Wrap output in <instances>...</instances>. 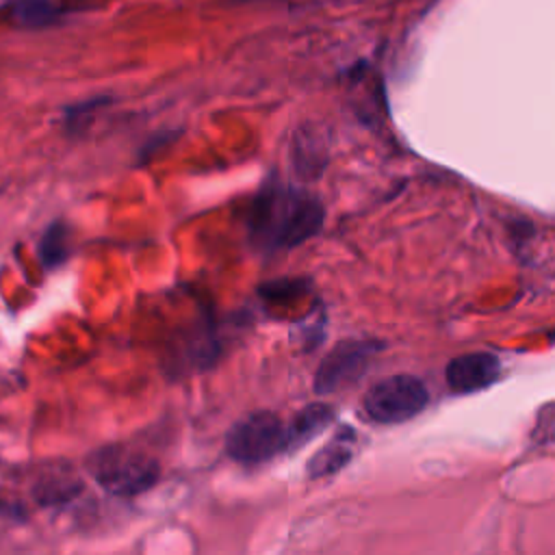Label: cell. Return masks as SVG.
Returning <instances> with one entry per match:
<instances>
[{
    "label": "cell",
    "mask_w": 555,
    "mask_h": 555,
    "mask_svg": "<svg viewBox=\"0 0 555 555\" xmlns=\"http://www.w3.org/2000/svg\"><path fill=\"white\" fill-rule=\"evenodd\" d=\"M323 204L317 195L273 180L251 202L249 238L262 251H280L314 236L323 225Z\"/></svg>",
    "instance_id": "cell-1"
},
{
    "label": "cell",
    "mask_w": 555,
    "mask_h": 555,
    "mask_svg": "<svg viewBox=\"0 0 555 555\" xmlns=\"http://www.w3.org/2000/svg\"><path fill=\"white\" fill-rule=\"evenodd\" d=\"M334 421V408L323 401L308 403L286 425V449H299Z\"/></svg>",
    "instance_id": "cell-8"
},
{
    "label": "cell",
    "mask_w": 555,
    "mask_h": 555,
    "mask_svg": "<svg viewBox=\"0 0 555 555\" xmlns=\"http://www.w3.org/2000/svg\"><path fill=\"white\" fill-rule=\"evenodd\" d=\"M280 451H286V425L269 410L241 416L225 434V453L241 464H260Z\"/></svg>",
    "instance_id": "cell-3"
},
{
    "label": "cell",
    "mask_w": 555,
    "mask_h": 555,
    "mask_svg": "<svg viewBox=\"0 0 555 555\" xmlns=\"http://www.w3.org/2000/svg\"><path fill=\"white\" fill-rule=\"evenodd\" d=\"M106 102H108L106 98H93V100H87V102H80V104H74V106L65 108V124L69 128H78L80 124H85L87 117H91Z\"/></svg>",
    "instance_id": "cell-11"
},
{
    "label": "cell",
    "mask_w": 555,
    "mask_h": 555,
    "mask_svg": "<svg viewBox=\"0 0 555 555\" xmlns=\"http://www.w3.org/2000/svg\"><path fill=\"white\" fill-rule=\"evenodd\" d=\"M91 477L111 494L134 496L152 488L160 475L158 462L128 444H108L87 460Z\"/></svg>",
    "instance_id": "cell-2"
},
{
    "label": "cell",
    "mask_w": 555,
    "mask_h": 555,
    "mask_svg": "<svg viewBox=\"0 0 555 555\" xmlns=\"http://www.w3.org/2000/svg\"><path fill=\"white\" fill-rule=\"evenodd\" d=\"M427 401L425 384L414 375L399 373L373 384L362 399V408L371 421L392 425L416 416Z\"/></svg>",
    "instance_id": "cell-4"
},
{
    "label": "cell",
    "mask_w": 555,
    "mask_h": 555,
    "mask_svg": "<svg viewBox=\"0 0 555 555\" xmlns=\"http://www.w3.org/2000/svg\"><path fill=\"white\" fill-rule=\"evenodd\" d=\"M501 375V362L488 351H473L453 358L447 364L444 377L455 392H477L492 386Z\"/></svg>",
    "instance_id": "cell-6"
},
{
    "label": "cell",
    "mask_w": 555,
    "mask_h": 555,
    "mask_svg": "<svg viewBox=\"0 0 555 555\" xmlns=\"http://www.w3.org/2000/svg\"><path fill=\"white\" fill-rule=\"evenodd\" d=\"M379 349H384L379 340H340L321 360L317 369V375H314L317 395H330L358 382Z\"/></svg>",
    "instance_id": "cell-5"
},
{
    "label": "cell",
    "mask_w": 555,
    "mask_h": 555,
    "mask_svg": "<svg viewBox=\"0 0 555 555\" xmlns=\"http://www.w3.org/2000/svg\"><path fill=\"white\" fill-rule=\"evenodd\" d=\"M69 256V230L63 221H54L46 228L39 241V260L46 269L63 264Z\"/></svg>",
    "instance_id": "cell-10"
},
{
    "label": "cell",
    "mask_w": 555,
    "mask_h": 555,
    "mask_svg": "<svg viewBox=\"0 0 555 555\" xmlns=\"http://www.w3.org/2000/svg\"><path fill=\"white\" fill-rule=\"evenodd\" d=\"M356 429L353 427H340L334 438L323 444L310 460H308V477L312 479H321L327 477L336 470H340L345 464L351 462L353 453H356Z\"/></svg>",
    "instance_id": "cell-7"
},
{
    "label": "cell",
    "mask_w": 555,
    "mask_h": 555,
    "mask_svg": "<svg viewBox=\"0 0 555 555\" xmlns=\"http://www.w3.org/2000/svg\"><path fill=\"white\" fill-rule=\"evenodd\" d=\"M11 15L22 26L41 28L59 22L61 7L52 0H17L11 4Z\"/></svg>",
    "instance_id": "cell-9"
}]
</instances>
